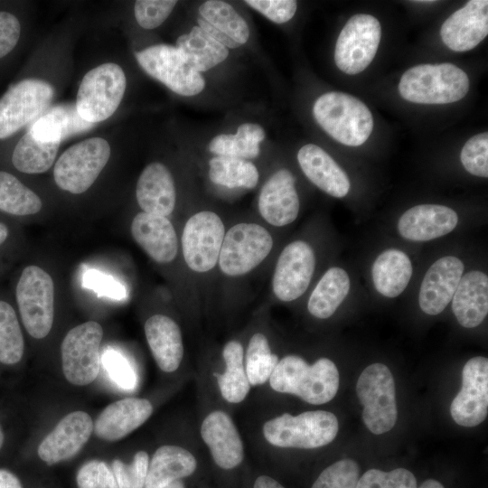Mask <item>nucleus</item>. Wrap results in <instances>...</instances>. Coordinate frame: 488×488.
I'll return each mask as SVG.
<instances>
[{
	"mask_svg": "<svg viewBox=\"0 0 488 488\" xmlns=\"http://www.w3.org/2000/svg\"><path fill=\"white\" fill-rule=\"evenodd\" d=\"M268 380L273 390L314 405L329 402L339 389L337 367L327 358L310 365L300 356L286 355L278 361Z\"/></svg>",
	"mask_w": 488,
	"mask_h": 488,
	"instance_id": "f257e3e1",
	"label": "nucleus"
},
{
	"mask_svg": "<svg viewBox=\"0 0 488 488\" xmlns=\"http://www.w3.org/2000/svg\"><path fill=\"white\" fill-rule=\"evenodd\" d=\"M469 78L453 63L419 64L401 76L398 89L400 96L418 104L456 102L467 94Z\"/></svg>",
	"mask_w": 488,
	"mask_h": 488,
	"instance_id": "f03ea898",
	"label": "nucleus"
},
{
	"mask_svg": "<svg viewBox=\"0 0 488 488\" xmlns=\"http://www.w3.org/2000/svg\"><path fill=\"white\" fill-rule=\"evenodd\" d=\"M313 114L329 136L345 145H362L373 129V117L368 107L346 93L323 94L315 100Z\"/></svg>",
	"mask_w": 488,
	"mask_h": 488,
	"instance_id": "7ed1b4c3",
	"label": "nucleus"
},
{
	"mask_svg": "<svg viewBox=\"0 0 488 488\" xmlns=\"http://www.w3.org/2000/svg\"><path fill=\"white\" fill-rule=\"evenodd\" d=\"M336 416L326 410H313L293 416L284 413L265 422L262 432L272 446L283 448L314 449L330 444L336 436Z\"/></svg>",
	"mask_w": 488,
	"mask_h": 488,
	"instance_id": "20e7f679",
	"label": "nucleus"
},
{
	"mask_svg": "<svg viewBox=\"0 0 488 488\" xmlns=\"http://www.w3.org/2000/svg\"><path fill=\"white\" fill-rule=\"evenodd\" d=\"M126 87V75L119 65L106 62L93 68L79 87L75 104L78 114L92 124L108 119L117 109Z\"/></svg>",
	"mask_w": 488,
	"mask_h": 488,
	"instance_id": "39448f33",
	"label": "nucleus"
},
{
	"mask_svg": "<svg viewBox=\"0 0 488 488\" xmlns=\"http://www.w3.org/2000/svg\"><path fill=\"white\" fill-rule=\"evenodd\" d=\"M356 392L362 409L366 427L375 435L389 431L397 421L396 388L389 368L373 363L361 373Z\"/></svg>",
	"mask_w": 488,
	"mask_h": 488,
	"instance_id": "423d86ee",
	"label": "nucleus"
},
{
	"mask_svg": "<svg viewBox=\"0 0 488 488\" xmlns=\"http://www.w3.org/2000/svg\"><path fill=\"white\" fill-rule=\"evenodd\" d=\"M110 145L101 137H91L65 150L57 160L53 177L62 190L79 194L86 192L106 166Z\"/></svg>",
	"mask_w": 488,
	"mask_h": 488,
	"instance_id": "0eeeda50",
	"label": "nucleus"
},
{
	"mask_svg": "<svg viewBox=\"0 0 488 488\" xmlns=\"http://www.w3.org/2000/svg\"><path fill=\"white\" fill-rule=\"evenodd\" d=\"M16 300L28 333L36 339L47 336L54 315V285L51 276L37 266L26 267L16 286Z\"/></svg>",
	"mask_w": 488,
	"mask_h": 488,
	"instance_id": "6e6552de",
	"label": "nucleus"
},
{
	"mask_svg": "<svg viewBox=\"0 0 488 488\" xmlns=\"http://www.w3.org/2000/svg\"><path fill=\"white\" fill-rule=\"evenodd\" d=\"M272 247V237L264 227L236 224L224 235L218 260L220 268L230 277L247 274L267 257Z\"/></svg>",
	"mask_w": 488,
	"mask_h": 488,
	"instance_id": "1a4fd4ad",
	"label": "nucleus"
},
{
	"mask_svg": "<svg viewBox=\"0 0 488 488\" xmlns=\"http://www.w3.org/2000/svg\"><path fill=\"white\" fill-rule=\"evenodd\" d=\"M381 38L379 20L365 14L351 17L342 29L334 50V61L343 72L354 75L372 61Z\"/></svg>",
	"mask_w": 488,
	"mask_h": 488,
	"instance_id": "9d476101",
	"label": "nucleus"
},
{
	"mask_svg": "<svg viewBox=\"0 0 488 488\" xmlns=\"http://www.w3.org/2000/svg\"><path fill=\"white\" fill-rule=\"evenodd\" d=\"M143 70L168 89L182 96H195L205 87L200 72L184 60L176 46L157 44L136 53Z\"/></svg>",
	"mask_w": 488,
	"mask_h": 488,
	"instance_id": "9b49d317",
	"label": "nucleus"
},
{
	"mask_svg": "<svg viewBox=\"0 0 488 488\" xmlns=\"http://www.w3.org/2000/svg\"><path fill=\"white\" fill-rule=\"evenodd\" d=\"M53 95L52 86L39 79H26L12 86L0 99V139L36 120Z\"/></svg>",
	"mask_w": 488,
	"mask_h": 488,
	"instance_id": "f8f14e48",
	"label": "nucleus"
},
{
	"mask_svg": "<svg viewBox=\"0 0 488 488\" xmlns=\"http://www.w3.org/2000/svg\"><path fill=\"white\" fill-rule=\"evenodd\" d=\"M102 336L101 325L94 321L81 324L67 333L61 351L62 371L69 382L84 386L97 378Z\"/></svg>",
	"mask_w": 488,
	"mask_h": 488,
	"instance_id": "ddd939ff",
	"label": "nucleus"
},
{
	"mask_svg": "<svg viewBox=\"0 0 488 488\" xmlns=\"http://www.w3.org/2000/svg\"><path fill=\"white\" fill-rule=\"evenodd\" d=\"M224 225L214 212L203 211L193 214L185 223L183 236V255L187 266L195 272L213 268L224 239Z\"/></svg>",
	"mask_w": 488,
	"mask_h": 488,
	"instance_id": "4468645a",
	"label": "nucleus"
},
{
	"mask_svg": "<svg viewBox=\"0 0 488 488\" xmlns=\"http://www.w3.org/2000/svg\"><path fill=\"white\" fill-rule=\"evenodd\" d=\"M488 413V360L477 356L466 361L462 371V388L454 398L450 414L463 427L481 424Z\"/></svg>",
	"mask_w": 488,
	"mask_h": 488,
	"instance_id": "2eb2a0df",
	"label": "nucleus"
},
{
	"mask_svg": "<svg viewBox=\"0 0 488 488\" xmlns=\"http://www.w3.org/2000/svg\"><path fill=\"white\" fill-rule=\"evenodd\" d=\"M315 267L313 249L305 241L289 243L277 259L272 288L281 301L289 302L301 296L307 289Z\"/></svg>",
	"mask_w": 488,
	"mask_h": 488,
	"instance_id": "dca6fc26",
	"label": "nucleus"
},
{
	"mask_svg": "<svg viewBox=\"0 0 488 488\" xmlns=\"http://www.w3.org/2000/svg\"><path fill=\"white\" fill-rule=\"evenodd\" d=\"M488 34V1L471 0L454 12L442 24L443 42L454 52L476 47Z\"/></svg>",
	"mask_w": 488,
	"mask_h": 488,
	"instance_id": "f3484780",
	"label": "nucleus"
},
{
	"mask_svg": "<svg viewBox=\"0 0 488 488\" xmlns=\"http://www.w3.org/2000/svg\"><path fill=\"white\" fill-rule=\"evenodd\" d=\"M93 427L88 413H69L39 445V457L46 464L53 465L74 456L90 437Z\"/></svg>",
	"mask_w": 488,
	"mask_h": 488,
	"instance_id": "a211bd4d",
	"label": "nucleus"
},
{
	"mask_svg": "<svg viewBox=\"0 0 488 488\" xmlns=\"http://www.w3.org/2000/svg\"><path fill=\"white\" fill-rule=\"evenodd\" d=\"M463 262L453 256L437 259L426 272L420 286L418 303L430 315L440 314L452 300L463 276Z\"/></svg>",
	"mask_w": 488,
	"mask_h": 488,
	"instance_id": "6ab92c4d",
	"label": "nucleus"
},
{
	"mask_svg": "<svg viewBox=\"0 0 488 488\" xmlns=\"http://www.w3.org/2000/svg\"><path fill=\"white\" fill-rule=\"evenodd\" d=\"M201 436L219 467L230 470L241 464L243 443L229 414L222 410L209 413L202 423Z\"/></svg>",
	"mask_w": 488,
	"mask_h": 488,
	"instance_id": "aec40b11",
	"label": "nucleus"
},
{
	"mask_svg": "<svg viewBox=\"0 0 488 488\" xmlns=\"http://www.w3.org/2000/svg\"><path fill=\"white\" fill-rule=\"evenodd\" d=\"M296 178L287 169L277 171L263 185L258 211L269 224L281 227L293 222L299 212Z\"/></svg>",
	"mask_w": 488,
	"mask_h": 488,
	"instance_id": "412c9836",
	"label": "nucleus"
},
{
	"mask_svg": "<svg viewBox=\"0 0 488 488\" xmlns=\"http://www.w3.org/2000/svg\"><path fill=\"white\" fill-rule=\"evenodd\" d=\"M458 222L456 212L437 204H421L406 211L399 220V234L409 240L427 241L451 232Z\"/></svg>",
	"mask_w": 488,
	"mask_h": 488,
	"instance_id": "4be33fe9",
	"label": "nucleus"
},
{
	"mask_svg": "<svg viewBox=\"0 0 488 488\" xmlns=\"http://www.w3.org/2000/svg\"><path fill=\"white\" fill-rule=\"evenodd\" d=\"M152 413L153 406L145 399H122L105 408L93 430L103 440L117 441L142 426Z\"/></svg>",
	"mask_w": 488,
	"mask_h": 488,
	"instance_id": "5701e85b",
	"label": "nucleus"
},
{
	"mask_svg": "<svg viewBox=\"0 0 488 488\" xmlns=\"http://www.w3.org/2000/svg\"><path fill=\"white\" fill-rule=\"evenodd\" d=\"M136 243L158 263H169L178 250L177 236L171 221L164 216L140 212L131 223Z\"/></svg>",
	"mask_w": 488,
	"mask_h": 488,
	"instance_id": "b1692460",
	"label": "nucleus"
},
{
	"mask_svg": "<svg viewBox=\"0 0 488 488\" xmlns=\"http://www.w3.org/2000/svg\"><path fill=\"white\" fill-rule=\"evenodd\" d=\"M136 195L144 212L170 215L175 206L176 192L167 167L158 162L146 165L138 178Z\"/></svg>",
	"mask_w": 488,
	"mask_h": 488,
	"instance_id": "393cba45",
	"label": "nucleus"
},
{
	"mask_svg": "<svg viewBox=\"0 0 488 488\" xmlns=\"http://www.w3.org/2000/svg\"><path fill=\"white\" fill-rule=\"evenodd\" d=\"M297 161L305 176L319 189L336 198L344 197L350 190L345 172L320 146L307 144L297 153Z\"/></svg>",
	"mask_w": 488,
	"mask_h": 488,
	"instance_id": "a878e982",
	"label": "nucleus"
},
{
	"mask_svg": "<svg viewBox=\"0 0 488 488\" xmlns=\"http://www.w3.org/2000/svg\"><path fill=\"white\" fill-rule=\"evenodd\" d=\"M147 343L158 367L164 372L176 371L183 357L180 327L170 317L155 314L145 324Z\"/></svg>",
	"mask_w": 488,
	"mask_h": 488,
	"instance_id": "bb28decb",
	"label": "nucleus"
},
{
	"mask_svg": "<svg viewBox=\"0 0 488 488\" xmlns=\"http://www.w3.org/2000/svg\"><path fill=\"white\" fill-rule=\"evenodd\" d=\"M452 310L465 328L478 326L488 313V277L481 271L462 276L452 298Z\"/></svg>",
	"mask_w": 488,
	"mask_h": 488,
	"instance_id": "cd10ccee",
	"label": "nucleus"
},
{
	"mask_svg": "<svg viewBox=\"0 0 488 488\" xmlns=\"http://www.w3.org/2000/svg\"><path fill=\"white\" fill-rule=\"evenodd\" d=\"M196 467V459L187 449L173 445L162 446L148 464L145 488H164L192 474Z\"/></svg>",
	"mask_w": 488,
	"mask_h": 488,
	"instance_id": "c85d7f7f",
	"label": "nucleus"
},
{
	"mask_svg": "<svg viewBox=\"0 0 488 488\" xmlns=\"http://www.w3.org/2000/svg\"><path fill=\"white\" fill-rule=\"evenodd\" d=\"M95 124L82 119L73 104L58 105L33 122L28 131L43 142H57L89 130Z\"/></svg>",
	"mask_w": 488,
	"mask_h": 488,
	"instance_id": "c756f323",
	"label": "nucleus"
},
{
	"mask_svg": "<svg viewBox=\"0 0 488 488\" xmlns=\"http://www.w3.org/2000/svg\"><path fill=\"white\" fill-rule=\"evenodd\" d=\"M371 275L374 286L380 294L387 297H396L409 283L412 264L401 250L387 249L375 259Z\"/></svg>",
	"mask_w": 488,
	"mask_h": 488,
	"instance_id": "7c9ffc66",
	"label": "nucleus"
},
{
	"mask_svg": "<svg viewBox=\"0 0 488 488\" xmlns=\"http://www.w3.org/2000/svg\"><path fill=\"white\" fill-rule=\"evenodd\" d=\"M176 47L185 61L196 71L203 72L223 62L229 49L214 40L200 26L178 37Z\"/></svg>",
	"mask_w": 488,
	"mask_h": 488,
	"instance_id": "2f4dec72",
	"label": "nucleus"
},
{
	"mask_svg": "<svg viewBox=\"0 0 488 488\" xmlns=\"http://www.w3.org/2000/svg\"><path fill=\"white\" fill-rule=\"evenodd\" d=\"M198 26L203 31L222 33L239 46L249 37V29L244 18L227 2L208 0L199 7Z\"/></svg>",
	"mask_w": 488,
	"mask_h": 488,
	"instance_id": "473e14b6",
	"label": "nucleus"
},
{
	"mask_svg": "<svg viewBox=\"0 0 488 488\" xmlns=\"http://www.w3.org/2000/svg\"><path fill=\"white\" fill-rule=\"evenodd\" d=\"M350 279L341 267L329 268L313 290L307 304L314 317L326 319L333 315L348 295Z\"/></svg>",
	"mask_w": 488,
	"mask_h": 488,
	"instance_id": "72a5a7b5",
	"label": "nucleus"
},
{
	"mask_svg": "<svg viewBox=\"0 0 488 488\" xmlns=\"http://www.w3.org/2000/svg\"><path fill=\"white\" fill-rule=\"evenodd\" d=\"M225 371L215 374L222 398L230 403H239L245 399L250 384L244 366V352L241 343L232 340L228 342L222 351Z\"/></svg>",
	"mask_w": 488,
	"mask_h": 488,
	"instance_id": "f704fd0d",
	"label": "nucleus"
},
{
	"mask_svg": "<svg viewBox=\"0 0 488 488\" xmlns=\"http://www.w3.org/2000/svg\"><path fill=\"white\" fill-rule=\"evenodd\" d=\"M265 136V130L260 125L244 123L234 135L221 134L213 137L208 149L218 155L251 159L259 155V144Z\"/></svg>",
	"mask_w": 488,
	"mask_h": 488,
	"instance_id": "c9c22d12",
	"label": "nucleus"
},
{
	"mask_svg": "<svg viewBox=\"0 0 488 488\" xmlns=\"http://www.w3.org/2000/svg\"><path fill=\"white\" fill-rule=\"evenodd\" d=\"M60 143L35 139L27 131L18 141L12 155L14 166L25 174H41L48 171L56 157Z\"/></svg>",
	"mask_w": 488,
	"mask_h": 488,
	"instance_id": "e433bc0d",
	"label": "nucleus"
},
{
	"mask_svg": "<svg viewBox=\"0 0 488 488\" xmlns=\"http://www.w3.org/2000/svg\"><path fill=\"white\" fill-rule=\"evenodd\" d=\"M209 177L213 183L228 188L252 189L258 182V172L249 161L218 155L209 162Z\"/></svg>",
	"mask_w": 488,
	"mask_h": 488,
	"instance_id": "4c0bfd02",
	"label": "nucleus"
},
{
	"mask_svg": "<svg viewBox=\"0 0 488 488\" xmlns=\"http://www.w3.org/2000/svg\"><path fill=\"white\" fill-rule=\"evenodd\" d=\"M42 208L41 199L14 175L0 171V211L12 215H30Z\"/></svg>",
	"mask_w": 488,
	"mask_h": 488,
	"instance_id": "58836bf2",
	"label": "nucleus"
},
{
	"mask_svg": "<svg viewBox=\"0 0 488 488\" xmlns=\"http://www.w3.org/2000/svg\"><path fill=\"white\" fill-rule=\"evenodd\" d=\"M273 354L267 338L261 333H254L246 351L245 371L250 386L266 383L278 362Z\"/></svg>",
	"mask_w": 488,
	"mask_h": 488,
	"instance_id": "ea45409f",
	"label": "nucleus"
},
{
	"mask_svg": "<svg viewBox=\"0 0 488 488\" xmlns=\"http://www.w3.org/2000/svg\"><path fill=\"white\" fill-rule=\"evenodd\" d=\"M23 349V337L16 314L8 303L0 301V362H18Z\"/></svg>",
	"mask_w": 488,
	"mask_h": 488,
	"instance_id": "a19ab883",
	"label": "nucleus"
},
{
	"mask_svg": "<svg viewBox=\"0 0 488 488\" xmlns=\"http://www.w3.org/2000/svg\"><path fill=\"white\" fill-rule=\"evenodd\" d=\"M360 467L352 459H342L326 467L311 488H356Z\"/></svg>",
	"mask_w": 488,
	"mask_h": 488,
	"instance_id": "79ce46f5",
	"label": "nucleus"
},
{
	"mask_svg": "<svg viewBox=\"0 0 488 488\" xmlns=\"http://www.w3.org/2000/svg\"><path fill=\"white\" fill-rule=\"evenodd\" d=\"M148 464L149 457L145 451L136 452L129 465L115 459L112 472L118 488H145Z\"/></svg>",
	"mask_w": 488,
	"mask_h": 488,
	"instance_id": "37998d69",
	"label": "nucleus"
},
{
	"mask_svg": "<svg viewBox=\"0 0 488 488\" xmlns=\"http://www.w3.org/2000/svg\"><path fill=\"white\" fill-rule=\"evenodd\" d=\"M356 488H418L414 474L405 469L397 468L389 472L370 469L360 478Z\"/></svg>",
	"mask_w": 488,
	"mask_h": 488,
	"instance_id": "c03bdc74",
	"label": "nucleus"
},
{
	"mask_svg": "<svg viewBox=\"0 0 488 488\" xmlns=\"http://www.w3.org/2000/svg\"><path fill=\"white\" fill-rule=\"evenodd\" d=\"M460 158L467 172L475 176L488 177V133L474 135L466 141Z\"/></svg>",
	"mask_w": 488,
	"mask_h": 488,
	"instance_id": "a18cd8bd",
	"label": "nucleus"
},
{
	"mask_svg": "<svg viewBox=\"0 0 488 488\" xmlns=\"http://www.w3.org/2000/svg\"><path fill=\"white\" fill-rule=\"evenodd\" d=\"M176 4L173 0H137L134 5L136 20L144 29H155L166 20Z\"/></svg>",
	"mask_w": 488,
	"mask_h": 488,
	"instance_id": "49530a36",
	"label": "nucleus"
},
{
	"mask_svg": "<svg viewBox=\"0 0 488 488\" xmlns=\"http://www.w3.org/2000/svg\"><path fill=\"white\" fill-rule=\"evenodd\" d=\"M79 488H118L115 475L108 465L99 460L84 464L77 474Z\"/></svg>",
	"mask_w": 488,
	"mask_h": 488,
	"instance_id": "de8ad7c7",
	"label": "nucleus"
},
{
	"mask_svg": "<svg viewBox=\"0 0 488 488\" xmlns=\"http://www.w3.org/2000/svg\"><path fill=\"white\" fill-rule=\"evenodd\" d=\"M82 286L93 290L99 296H107L116 300L127 297L125 286L111 276L96 269H89L82 276Z\"/></svg>",
	"mask_w": 488,
	"mask_h": 488,
	"instance_id": "09e8293b",
	"label": "nucleus"
},
{
	"mask_svg": "<svg viewBox=\"0 0 488 488\" xmlns=\"http://www.w3.org/2000/svg\"><path fill=\"white\" fill-rule=\"evenodd\" d=\"M245 3L276 23L291 20L297 8L294 0H246Z\"/></svg>",
	"mask_w": 488,
	"mask_h": 488,
	"instance_id": "8fccbe9b",
	"label": "nucleus"
},
{
	"mask_svg": "<svg viewBox=\"0 0 488 488\" xmlns=\"http://www.w3.org/2000/svg\"><path fill=\"white\" fill-rule=\"evenodd\" d=\"M102 362L110 378L120 387L131 389L136 379L127 360L115 350H107L102 355Z\"/></svg>",
	"mask_w": 488,
	"mask_h": 488,
	"instance_id": "3c124183",
	"label": "nucleus"
},
{
	"mask_svg": "<svg viewBox=\"0 0 488 488\" xmlns=\"http://www.w3.org/2000/svg\"><path fill=\"white\" fill-rule=\"evenodd\" d=\"M21 33L18 18L11 13L0 11V59L17 44Z\"/></svg>",
	"mask_w": 488,
	"mask_h": 488,
	"instance_id": "603ef678",
	"label": "nucleus"
},
{
	"mask_svg": "<svg viewBox=\"0 0 488 488\" xmlns=\"http://www.w3.org/2000/svg\"><path fill=\"white\" fill-rule=\"evenodd\" d=\"M0 488H23L20 480L11 472L0 469Z\"/></svg>",
	"mask_w": 488,
	"mask_h": 488,
	"instance_id": "864d4df0",
	"label": "nucleus"
},
{
	"mask_svg": "<svg viewBox=\"0 0 488 488\" xmlns=\"http://www.w3.org/2000/svg\"><path fill=\"white\" fill-rule=\"evenodd\" d=\"M253 488H285V487L270 476L260 475L256 479Z\"/></svg>",
	"mask_w": 488,
	"mask_h": 488,
	"instance_id": "5fc2aeb1",
	"label": "nucleus"
},
{
	"mask_svg": "<svg viewBox=\"0 0 488 488\" xmlns=\"http://www.w3.org/2000/svg\"><path fill=\"white\" fill-rule=\"evenodd\" d=\"M419 488H445V487L440 482L435 479H427L422 483Z\"/></svg>",
	"mask_w": 488,
	"mask_h": 488,
	"instance_id": "6e6d98bb",
	"label": "nucleus"
},
{
	"mask_svg": "<svg viewBox=\"0 0 488 488\" xmlns=\"http://www.w3.org/2000/svg\"><path fill=\"white\" fill-rule=\"evenodd\" d=\"M7 236H8L7 227L5 224L0 223V245L4 243Z\"/></svg>",
	"mask_w": 488,
	"mask_h": 488,
	"instance_id": "4d7b16f0",
	"label": "nucleus"
},
{
	"mask_svg": "<svg viewBox=\"0 0 488 488\" xmlns=\"http://www.w3.org/2000/svg\"><path fill=\"white\" fill-rule=\"evenodd\" d=\"M164 488H185L183 483L181 480L173 482L172 483L166 485Z\"/></svg>",
	"mask_w": 488,
	"mask_h": 488,
	"instance_id": "13d9d810",
	"label": "nucleus"
},
{
	"mask_svg": "<svg viewBox=\"0 0 488 488\" xmlns=\"http://www.w3.org/2000/svg\"><path fill=\"white\" fill-rule=\"evenodd\" d=\"M3 443H4V434H3V431L1 429V427H0V449L3 446Z\"/></svg>",
	"mask_w": 488,
	"mask_h": 488,
	"instance_id": "bf43d9fd",
	"label": "nucleus"
}]
</instances>
